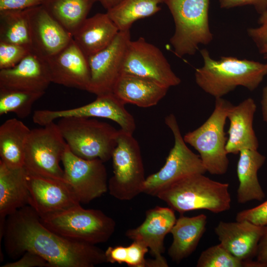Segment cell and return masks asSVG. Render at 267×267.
Here are the masks:
<instances>
[{"label": "cell", "instance_id": "obj_2", "mask_svg": "<svg viewBox=\"0 0 267 267\" xmlns=\"http://www.w3.org/2000/svg\"><path fill=\"white\" fill-rule=\"evenodd\" d=\"M200 53L204 64L195 70L196 83L216 98L222 97L238 86L253 91L267 75V63L231 56H223L216 60L205 48Z\"/></svg>", "mask_w": 267, "mask_h": 267}, {"label": "cell", "instance_id": "obj_23", "mask_svg": "<svg viewBox=\"0 0 267 267\" xmlns=\"http://www.w3.org/2000/svg\"><path fill=\"white\" fill-rule=\"evenodd\" d=\"M106 13L87 18L73 35V39L88 57L107 47L119 32Z\"/></svg>", "mask_w": 267, "mask_h": 267}, {"label": "cell", "instance_id": "obj_41", "mask_svg": "<svg viewBox=\"0 0 267 267\" xmlns=\"http://www.w3.org/2000/svg\"><path fill=\"white\" fill-rule=\"evenodd\" d=\"M256 261L260 267H267V225L264 226V230L259 241Z\"/></svg>", "mask_w": 267, "mask_h": 267}, {"label": "cell", "instance_id": "obj_32", "mask_svg": "<svg viewBox=\"0 0 267 267\" xmlns=\"http://www.w3.org/2000/svg\"><path fill=\"white\" fill-rule=\"evenodd\" d=\"M197 267H260L256 261L240 260L220 243L204 250L197 260Z\"/></svg>", "mask_w": 267, "mask_h": 267}, {"label": "cell", "instance_id": "obj_33", "mask_svg": "<svg viewBox=\"0 0 267 267\" xmlns=\"http://www.w3.org/2000/svg\"><path fill=\"white\" fill-rule=\"evenodd\" d=\"M31 50L24 46L0 42V70L15 66Z\"/></svg>", "mask_w": 267, "mask_h": 267}, {"label": "cell", "instance_id": "obj_25", "mask_svg": "<svg viewBox=\"0 0 267 267\" xmlns=\"http://www.w3.org/2000/svg\"><path fill=\"white\" fill-rule=\"evenodd\" d=\"M207 219L204 214L192 217L181 214L177 219L170 231L173 240L168 251L173 262L179 263L195 251L206 230Z\"/></svg>", "mask_w": 267, "mask_h": 267}, {"label": "cell", "instance_id": "obj_13", "mask_svg": "<svg viewBox=\"0 0 267 267\" xmlns=\"http://www.w3.org/2000/svg\"><path fill=\"white\" fill-rule=\"evenodd\" d=\"M61 162L66 181L80 203H89L108 191L106 169L100 159L80 158L68 146Z\"/></svg>", "mask_w": 267, "mask_h": 267}, {"label": "cell", "instance_id": "obj_26", "mask_svg": "<svg viewBox=\"0 0 267 267\" xmlns=\"http://www.w3.org/2000/svg\"><path fill=\"white\" fill-rule=\"evenodd\" d=\"M239 154L236 169L239 182L237 201L240 204L252 200L261 201L265 193L260 184L258 172L265 162L266 157L254 149H243Z\"/></svg>", "mask_w": 267, "mask_h": 267}, {"label": "cell", "instance_id": "obj_28", "mask_svg": "<svg viewBox=\"0 0 267 267\" xmlns=\"http://www.w3.org/2000/svg\"><path fill=\"white\" fill-rule=\"evenodd\" d=\"M100 0H46L42 4L50 15L73 37Z\"/></svg>", "mask_w": 267, "mask_h": 267}, {"label": "cell", "instance_id": "obj_15", "mask_svg": "<svg viewBox=\"0 0 267 267\" xmlns=\"http://www.w3.org/2000/svg\"><path fill=\"white\" fill-rule=\"evenodd\" d=\"M174 210L170 207L156 206L145 212V219L138 227L128 229L126 236L139 242L149 249L152 259L146 260V267H168V264L162 254L164 241L176 222Z\"/></svg>", "mask_w": 267, "mask_h": 267}, {"label": "cell", "instance_id": "obj_27", "mask_svg": "<svg viewBox=\"0 0 267 267\" xmlns=\"http://www.w3.org/2000/svg\"><path fill=\"white\" fill-rule=\"evenodd\" d=\"M31 130L16 118L6 120L0 126V161L11 168L23 167L25 147Z\"/></svg>", "mask_w": 267, "mask_h": 267}, {"label": "cell", "instance_id": "obj_29", "mask_svg": "<svg viewBox=\"0 0 267 267\" xmlns=\"http://www.w3.org/2000/svg\"><path fill=\"white\" fill-rule=\"evenodd\" d=\"M163 3L164 0H123L107 13L119 31L130 30L136 21L160 11Z\"/></svg>", "mask_w": 267, "mask_h": 267}, {"label": "cell", "instance_id": "obj_22", "mask_svg": "<svg viewBox=\"0 0 267 267\" xmlns=\"http://www.w3.org/2000/svg\"><path fill=\"white\" fill-rule=\"evenodd\" d=\"M169 89L149 79L122 73L112 92L125 104L146 108L156 105L166 95Z\"/></svg>", "mask_w": 267, "mask_h": 267}, {"label": "cell", "instance_id": "obj_24", "mask_svg": "<svg viewBox=\"0 0 267 267\" xmlns=\"http://www.w3.org/2000/svg\"><path fill=\"white\" fill-rule=\"evenodd\" d=\"M27 172L24 167L11 168L0 161V220L29 205Z\"/></svg>", "mask_w": 267, "mask_h": 267}, {"label": "cell", "instance_id": "obj_35", "mask_svg": "<svg viewBox=\"0 0 267 267\" xmlns=\"http://www.w3.org/2000/svg\"><path fill=\"white\" fill-rule=\"evenodd\" d=\"M236 221L246 220L256 225H267V200L254 208L243 210L237 213Z\"/></svg>", "mask_w": 267, "mask_h": 267}, {"label": "cell", "instance_id": "obj_1", "mask_svg": "<svg viewBox=\"0 0 267 267\" xmlns=\"http://www.w3.org/2000/svg\"><path fill=\"white\" fill-rule=\"evenodd\" d=\"M3 238L6 254L15 260L30 251L44 258L51 267H94L106 263L105 251L49 229L29 205L7 217Z\"/></svg>", "mask_w": 267, "mask_h": 267}, {"label": "cell", "instance_id": "obj_3", "mask_svg": "<svg viewBox=\"0 0 267 267\" xmlns=\"http://www.w3.org/2000/svg\"><path fill=\"white\" fill-rule=\"evenodd\" d=\"M229 184L214 180L203 174L187 176L170 185L156 196L181 214L198 210L218 214L230 209Z\"/></svg>", "mask_w": 267, "mask_h": 267}, {"label": "cell", "instance_id": "obj_6", "mask_svg": "<svg viewBox=\"0 0 267 267\" xmlns=\"http://www.w3.org/2000/svg\"><path fill=\"white\" fill-rule=\"evenodd\" d=\"M231 105L222 97L216 98L214 110L208 119L183 136L185 143L198 151L207 172L211 175H222L228 169L229 160L225 149L227 138L224 126Z\"/></svg>", "mask_w": 267, "mask_h": 267}, {"label": "cell", "instance_id": "obj_12", "mask_svg": "<svg viewBox=\"0 0 267 267\" xmlns=\"http://www.w3.org/2000/svg\"><path fill=\"white\" fill-rule=\"evenodd\" d=\"M125 105L123 101L111 92L97 95L91 102L74 108L36 110L32 119L35 124L44 126L63 117L105 118L118 124L123 131L133 134L135 129V121Z\"/></svg>", "mask_w": 267, "mask_h": 267}, {"label": "cell", "instance_id": "obj_8", "mask_svg": "<svg viewBox=\"0 0 267 267\" xmlns=\"http://www.w3.org/2000/svg\"><path fill=\"white\" fill-rule=\"evenodd\" d=\"M112 159L109 194L120 200H130L142 193L146 178L140 147L133 134L119 130Z\"/></svg>", "mask_w": 267, "mask_h": 267}, {"label": "cell", "instance_id": "obj_42", "mask_svg": "<svg viewBox=\"0 0 267 267\" xmlns=\"http://www.w3.org/2000/svg\"><path fill=\"white\" fill-rule=\"evenodd\" d=\"M261 103L263 119L265 122H267V84L263 89Z\"/></svg>", "mask_w": 267, "mask_h": 267}, {"label": "cell", "instance_id": "obj_7", "mask_svg": "<svg viewBox=\"0 0 267 267\" xmlns=\"http://www.w3.org/2000/svg\"><path fill=\"white\" fill-rule=\"evenodd\" d=\"M49 229L67 238L95 245L107 242L113 234L116 223L97 209L81 205L41 218Z\"/></svg>", "mask_w": 267, "mask_h": 267}, {"label": "cell", "instance_id": "obj_17", "mask_svg": "<svg viewBox=\"0 0 267 267\" xmlns=\"http://www.w3.org/2000/svg\"><path fill=\"white\" fill-rule=\"evenodd\" d=\"M45 59L52 83L88 91L90 73L88 57L73 39L62 50Z\"/></svg>", "mask_w": 267, "mask_h": 267}, {"label": "cell", "instance_id": "obj_34", "mask_svg": "<svg viewBox=\"0 0 267 267\" xmlns=\"http://www.w3.org/2000/svg\"><path fill=\"white\" fill-rule=\"evenodd\" d=\"M258 23L259 24L258 27L247 30L248 34L259 52L267 60V10L260 14Z\"/></svg>", "mask_w": 267, "mask_h": 267}, {"label": "cell", "instance_id": "obj_5", "mask_svg": "<svg viewBox=\"0 0 267 267\" xmlns=\"http://www.w3.org/2000/svg\"><path fill=\"white\" fill-rule=\"evenodd\" d=\"M173 17L175 31L170 40L180 57L193 55L200 44L213 40L209 24L210 0H164Z\"/></svg>", "mask_w": 267, "mask_h": 267}, {"label": "cell", "instance_id": "obj_18", "mask_svg": "<svg viewBox=\"0 0 267 267\" xmlns=\"http://www.w3.org/2000/svg\"><path fill=\"white\" fill-rule=\"evenodd\" d=\"M32 50L46 58L64 48L73 39L43 5L28 8Z\"/></svg>", "mask_w": 267, "mask_h": 267}, {"label": "cell", "instance_id": "obj_14", "mask_svg": "<svg viewBox=\"0 0 267 267\" xmlns=\"http://www.w3.org/2000/svg\"><path fill=\"white\" fill-rule=\"evenodd\" d=\"M131 40L130 30L120 31L107 47L88 57L90 73L88 92L96 96L112 92L122 74L123 61Z\"/></svg>", "mask_w": 267, "mask_h": 267}, {"label": "cell", "instance_id": "obj_30", "mask_svg": "<svg viewBox=\"0 0 267 267\" xmlns=\"http://www.w3.org/2000/svg\"><path fill=\"white\" fill-rule=\"evenodd\" d=\"M0 42L32 49L27 9L0 11Z\"/></svg>", "mask_w": 267, "mask_h": 267}, {"label": "cell", "instance_id": "obj_43", "mask_svg": "<svg viewBox=\"0 0 267 267\" xmlns=\"http://www.w3.org/2000/svg\"><path fill=\"white\" fill-rule=\"evenodd\" d=\"M123 0H100V3L107 11L115 7Z\"/></svg>", "mask_w": 267, "mask_h": 267}, {"label": "cell", "instance_id": "obj_37", "mask_svg": "<svg viewBox=\"0 0 267 267\" xmlns=\"http://www.w3.org/2000/svg\"><path fill=\"white\" fill-rule=\"evenodd\" d=\"M1 267H51L50 264L40 255L30 251L25 252L14 262L7 263Z\"/></svg>", "mask_w": 267, "mask_h": 267}, {"label": "cell", "instance_id": "obj_31", "mask_svg": "<svg viewBox=\"0 0 267 267\" xmlns=\"http://www.w3.org/2000/svg\"><path fill=\"white\" fill-rule=\"evenodd\" d=\"M45 92L0 89V115L8 113L24 119L31 113L33 105Z\"/></svg>", "mask_w": 267, "mask_h": 267}, {"label": "cell", "instance_id": "obj_39", "mask_svg": "<svg viewBox=\"0 0 267 267\" xmlns=\"http://www.w3.org/2000/svg\"><path fill=\"white\" fill-rule=\"evenodd\" d=\"M46 0H0V11L23 10L42 5Z\"/></svg>", "mask_w": 267, "mask_h": 267}, {"label": "cell", "instance_id": "obj_11", "mask_svg": "<svg viewBox=\"0 0 267 267\" xmlns=\"http://www.w3.org/2000/svg\"><path fill=\"white\" fill-rule=\"evenodd\" d=\"M122 73L149 79L168 88L181 82L161 50L143 37L129 42Z\"/></svg>", "mask_w": 267, "mask_h": 267}, {"label": "cell", "instance_id": "obj_4", "mask_svg": "<svg viewBox=\"0 0 267 267\" xmlns=\"http://www.w3.org/2000/svg\"><path fill=\"white\" fill-rule=\"evenodd\" d=\"M70 151L88 160L99 159L104 163L111 158L117 144L119 130L95 119L68 117L57 123Z\"/></svg>", "mask_w": 267, "mask_h": 267}, {"label": "cell", "instance_id": "obj_10", "mask_svg": "<svg viewBox=\"0 0 267 267\" xmlns=\"http://www.w3.org/2000/svg\"><path fill=\"white\" fill-rule=\"evenodd\" d=\"M165 123L172 131L175 141L163 167L146 178L143 193L154 196L187 176L204 174L207 172L199 155L186 145L175 116L173 114L168 115Z\"/></svg>", "mask_w": 267, "mask_h": 267}, {"label": "cell", "instance_id": "obj_20", "mask_svg": "<svg viewBox=\"0 0 267 267\" xmlns=\"http://www.w3.org/2000/svg\"><path fill=\"white\" fill-rule=\"evenodd\" d=\"M264 226L246 220L234 222L220 221L215 232L220 243L230 253L243 261L256 257Z\"/></svg>", "mask_w": 267, "mask_h": 267}, {"label": "cell", "instance_id": "obj_9", "mask_svg": "<svg viewBox=\"0 0 267 267\" xmlns=\"http://www.w3.org/2000/svg\"><path fill=\"white\" fill-rule=\"evenodd\" d=\"M67 147L54 122L32 129L26 143L24 167L29 174L67 183L60 165Z\"/></svg>", "mask_w": 267, "mask_h": 267}, {"label": "cell", "instance_id": "obj_19", "mask_svg": "<svg viewBox=\"0 0 267 267\" xmlns=\"http://www.w3.org/2000/svg\"><path fill=\"white\" fill-rule=\"evenodd\" d=\"M51 83L45 58L32 50L15 66L0 70V89L45 92Z\"/></svg>", "mask_w": 267, "mask_h": 267}, {"label": "cell", "instance_id": "obj_21", "mask_svg": "<svg viewBox=\"0 0 267 267\" xmlns=\"http://www.w3.org/2000/svg\"><path fill=\"white\" fill-rule=\"evenodd\" d=\"M256 108L250 97L230 107L227 114L230 122L225 146L227 154H236L246 149L258 150L259 142L253 129Z\"/></svg>", "mask_w": 267, "mask_h": 267}, {"label": "cell", "instance_id": "obj_36", "mask_svg": "<svg viewBox=\"0 0 267 267\" xmlns=\"http://www.w3.org/2000/svg\"><path fill=\"white\" fill-rule=\"evenodd\" d=\"M127 258L126 264L131 267H146L145 255L148 248L143 244L133 241L127 246Z\"/></svg>", "mask_w": 267, "mask_h": 267}, {"label": "cell", "instance_id": "obj_40", "mask_svg": "<svg viewBox=\"0 0 267 267\" xmlns=\"http://www.w3.org/2000/svg\"><path fill=\"white\" fill-rule=\"evenodd\" d=\"M106 263L122 264L126 263L127 258V247L122 245L108 247L105 251Z\"/></svg>", "mask_w": 267, "mask_h": 267}, {"label": "cell", "instance_id": "obj_16", "mask_svg": "<svg viewBox=\"0 0 267 267\" xmlns=\"http://www.w3.org/2000/svg\"><path fill=\"white\" fill-rule=\"evenodd\" d=\"M27 184L29 205L41 218L81 205L66 182L27 172Z\"/></svg>", "mask_w": 267, "mask_h": 267}, {"label": "cell", "instance_id": "obj_38", "mask_svg": "<svg viewBox=\"0 0 267 267\" xmlns=\"http://www.w3.org/2000/svg\"><path fill=\"white\" fill-rule=\"evenodd\" d=\"M219 1L222 8L250 5L253 6L260 14L267 10V0H219Z\"/></svg>", "mask_w": 267, "mask_h": 267}]
</instances>
